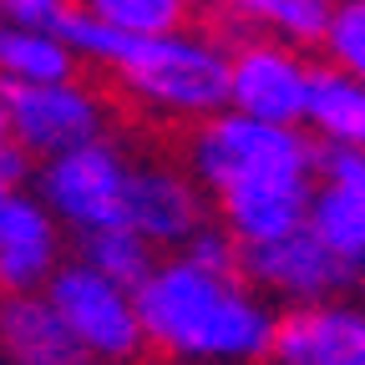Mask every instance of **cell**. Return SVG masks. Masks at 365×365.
Listing matches in <instances>:
<instances>
[{
    "label": "cell",
    "mask_w": 365,
    "mask_h": 365,
    "mask_svg": "<svg viewBox=\"0 0 365 365\" xmlns=\"http://www.w3.org/2000/svg\"><path fill=\"white\" fill-rule=\"evenodd\" d=\"M143 345L188 365H259L269 355L274 309L244 284L203 274L188 259H163L132 294Z\"/></svg>",
    "instance_id": "6da1fadb"
},
{
    "label": "cell",
    "mask_w": 365,
    "mask_h": 365,
    "mask_svg": "<svg viewBox=\"0 0 365 365\" xmlns=\"http://www.w3.org/2000/svg\"><path fill=\"white\" fill-rule=\"evenodd\" d=\"M132 107L158 122H208L228 102V46L203 31L122 41L107 66Z\"/></svg>",
    "instance_id": "7a4b0ae2"
},
{
    "label": "cell",
    "mask_w": 365,
    "mask_h": 365,
    "mask_svg": "<svg viewBox=\"0 0 365 365\" xmlns=\"http://www.w3.org/2000/svg\"><path fill=\"white\" fill-rule=\"evenodd\" d=\"M188 168H193L188 178L198 182V193L208 188L213 198L228 188L279 182V178L314 182V143L299 127H269V122H249L239 112H218L193 127Z\"/></svg>",
    "instance_id": "3957f363"
},
{
    "label": "cell",
    "mask_w": 365,
    "mask_h": 365,
    "mask_svg": "<svg viewBox=\"0 0 365 365\" xmlns=\"http://www.w3.org/2000/svg\"><path fill=\"white\" fill-rule=\"evenodd\" d=\"M127 153L112 137H97L86 148H71L61 158H46L36 168V203L51 213L56 228L97 234L122 223V193H127Z\"/></svg>",
    "instance_id": "277c9868"
},
{
    "label": "cell",
    "mask_w": 365,
    "mask_h": 365,
    "mask_svg": "<svg viewBox=\"0 0 365 365\" xmlns=\"http://www.w3.org/2000/svg\"><path fill=\"white\" fill-rule=\"evenodd\" d=\"M41 299L51 304V314L61 319L66 340L76 345L81 360L91 365H127L143 355V330H137V309L132 294L97 279L81 264H56V274L46 279Z\"/></svg>",
    "instance_id": "5b68a950"
},
{
    "label": "cell",
    "mask_w": 365,
    "mask_h": 365,
    "mask_svg": "<svg viewBox=\"0 0 365 365\" xmlns=\"http://www.w3.org/2000/svg\"><path fill=\"white\" fill-rule=\"evenodd\" d=\"M6 102V132L11 148L26 158H61L71 148H86L107 137V102L81 81H56V86H0Z\"/></svg>",
    "instance_id": "8992f818"
},
{
    "label": "cell",
    "mask_w": 365,
    "mask_h": 365,
    "mask_svg": "<svg viewBox=\"0 0 365 365\" xmlns=\"http://www.w3.org/2000/svg\"><path fill=\"white\" fill-rule=\"evenodd\" d=\"M309 56L269 36H244L228 51V102L223 112H239L249 122L269 127H299L304 117V86H309Z\"/></svg>",
    "instance_id": "52a82bcc"
},
{
    "label": "cell",
    "mask_w": 365,
    "mask_h": 365,
    "mask_svg": "<svg viewBox=\"0 0 365 365\" xmlns=\"http://www.w3.org/2000/svg\"><path fill=\"white\" fill-rule=\"evenodd\" d=\"M203 193L188 173L168 163H132L127 168V193H122V228H132L153 254L182 249L203 228Z\"/></svg>",
    "instance_id": "ba28073f"
},
{
    "label": "cell",
    "mask_w": 365,
    "mask_h": 365,
    "mask_svg": "<svg viewBox=\"0 0 365 365\" xmlns=\"http://www.w3.org/2000/svg\"><path fill=\"white\" fill-rule=\"evenodd\" d=\"M254 279V294H274L284 299L289 309L299 304H325V299H340V289H350L360 274L345 269L335 254H325L304 228L279 244H264V249H244L239 259V279Z\"/></svg>",
    "instance_id": "9c48e42d"
},
{
    "label": "cell",
    "mask_w": 365,
    "mask_h": 365,
    "mask_svg": "<svg viewBox=\"0 0 365 365\" xmlns=\"http://www.w3.org/2000/svg\"><path fill=\"white\" fill-rule=\"evenodd\" d=\"M269 355L279 365H365V319L345 299L274 314Z\"/></svg>",
    "instance_id": "30bf717a"
},
{
    "label": "cell",
    "mask_w": 365,
    "mask_h": 365,
    "mask_svg": "<svg viewBox=\"0 0 365 365\" xmlns=\"http://www.w3.org/2000/svg\"><path fill=\"white\" fill-rule=\"evenodd\" d=\"M61 264V228L31 193L0 208V294H41Z\"/></svg>",
    "instance_id": "8fae6325"
},
{
    "label": "cell",
    "mask_w": 365,
    "mask_h": 365,
    "mask_svg": "<svg viewBox=\"0 0 365 365\" xmlns=\"http://www.w3.org/2000/svg\"><path fill=\"white\" fill-rule=\"evenodd\" d=\"M309 193H314L309 178L249 182V188L218 193V213H223V228L239 239V249H264V244H279L304 228Z\"/></svg>",
    "instance_id": "7c38bea8"
},
{
    "label": "cell",
    "mask_w": 365,
    "mask_h": 365,
    "mask_svg": "<svg viewBox=\"0 0 365 365\" xmlns=\"http://www.w3.org/2000/svg\"><path fill=\"white\" fill-rule=\"evenodd\" d=\"M81 360L41 294H0V365H71Z\"/></svg>",
    "instance_id": "4fadbf2b"
},
{
    "label": "cell",
    "mask_w": 365,
    "mask_h": 365,
    "mask_svg": "<svg viewBox=\"0 0 365 365\" xmlns=\"http://www.w3.org/2000/svg\"><path fill=\"white\" fill-rule=\"evenodd\" d=\"M304 127L319 137V148H360V137H365V86H360V76L314 66L309 86H304L299 132Z\"/></svg>",
    "instance_id": "5bb4252c"
},
{
    "label": "cell",
    "mask_w": 365,
    "mask_h": 365,
    "mask_svg": "<svg viewBox=\"0 0 365 365\" xmlns=\"http://www.w3.org/2000/svg\"><path fill=\"white\" fill-rule=\"evenodd\" d=\"M304 234L360 274L365 259V188H314L304 208Z\"/></svg>",
    "instance_id": "9a60e30c"
},
{
    "label": "cell",
    "mask_w": 365,
    "mask_h": 365,
    "mask_svg": "<svg viewBox=\"0 0 365 365\" xmlns=\"http://www.w3.org/2000/svg\"><path fill=\"white\" fill-rule=\"evenodd\" d=\"M76 81V56L46 31H16L0 21V86H56Z\"/></svg>",
    "instance_id": "2e32d148"
},
{
    "label": "cell",
    "mask_w": 365,
    "mask_h": 365,
    "mask_svg": "<svg viewBox=\"0 0 365 365\" xmlns=\"http://www.w3.org/2000/svg\"><path fill=\"white\" fill-rule=\"evenodd\" d=\"M81 269H91L97 279H107V284H117V289H127V294H137L143 289V279L158 269V254L132 234V228H97V234H81V259H76Z\"/></svg>",
    "instance_id": "e0dca14e"
},
{
    "label": "cell",
    "mask_w": 365,
    "mask_h": 365,
    "mask_svg": "<svg viewBox=\"0 0 365 365\" xmlns=\"http://www.w3.org/2000/svg\"><path fill=\"white\" fill-rule=\"evenodd\" d=\"M228 16H239L249 26H259V36L289 46V51H309L325 36V21H330V6L325 0H249V6H234Z\"/></svg>",
    "instance_id": "ac0fdd59"
},
{
    "label": "cell",
    "mask_w": 365,
    "mask_h": 365,
    "mask_svg": "<svg viewBox=\"0 0 365 365\" xmlns=\"http://www.w3.org/2000/svg\"><path fill=\"white\" fill-rule=\"evenodd\" d=\"M86 11L107 31H117L122 41L173 36V31H182V21H188V11H182L178 0H97V6H86Z\"/></svg>",
    "instance_id": "d6986e66"
},
{
    "label": "cell",
    "mask_w": 365,
    "mask_h": 365,
    "mask_svg": "<svg viewBox=\"0 0 365 365\" xmlns=\"http://www.w3.org/2000/svg\"><path fill=\"white\" fill-rule=\"evenodd\" d=\"M319 51H325L330 71L360 76L365 71V6L360 0H345V6H330L325 36H319Z\"/></svg>",
    "instance_id": "ffe728a7"
},
{
    "label": "cell",
    "mask_w": 365,
    "mask_h": 365,
    "mask_svg": "<svg viewBox=\"0 0 365 365\" xmlns=\"http://www.w3.org/2000/svg\"><path fill=\"white\" fill-rule=\"evenodd\" d=\"M178 259H188L193 269H203V274H223V279H239V259H244V249H239V239L228 234L223 223H203L198 234L178 249Z\"/></svg>",
    "instance_id": "44dd1931"
},
{
    "label": "cell",
    "mask_w": 365,
    "mask_h": 365,
    "mask_svg": "<svg viewBox=\"0 0 365 365\" xmlns=\"http://www.w3.org/2000/svg\"><path fill=\"white\" fill-rule=\"evenodd\" d=\"M319 188H365V153L360 148H314Z\"/></svg>",
    "instance_id": "7402d4cb"
},
{
    "label": "cell",
    "mask_w": 365,
    "mask_h": 365,
    "mask_svg": "<svg viewBox=\"0 0 365 365\" xmlns=\"http://www.w3.org/2000/svg\"><path fill=\"white\" fill-rule=\"evenodd\" d=\"M61 11H66V0H6V6H0V21L16 26V31H46L51 36Z\"/></svg>",
    "instance_id": "603a6c76"
},
{
    "label": "cell",
    "mask_w": 365,
    "mask_h": 365,
    "mask_svg": "<svg viewBox=\"0 0 365 365\" xmlns=\"http://www.w3.org/2000/svg\"><path fill=\"white\" fill-rule=\"evenodd\" d=\"M21 173H26V158H21L16 148H6V153H0V208H6V203L16 198V182H21Z\"/></svg>",
    "instance_id": "cb8c5ba5"
},
{
    "label": "cell",
    "mask_w": 365,
    "mask_h": 365,
    "mask_svg": "<svg viewBox=\"0 0 365 365\" xmlns=\"http://www.w3.org/2000/svg\"><path fill=\"white\" fill-rule=\"evenodd\" d=\"M11 148V132H6V102H0V153Z\"/></svg>",
    "instance_id": "d4e9b609"
},
{
    "label": "cell",
    "mask_w": 365,
    "mask_h": 365,
    "mask_svg": "<svg viewBox=\"0 0 365 365\" xmlns=\"http://www.w3.org/2000/svg\"><path fill=\"white\" fill-rule=\"evenodd\" d=\"M71 365H91V360H71Z\"/></svg>",
    "instance_id": "484cf974"
}]
</instances>
